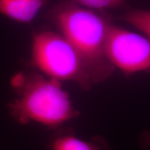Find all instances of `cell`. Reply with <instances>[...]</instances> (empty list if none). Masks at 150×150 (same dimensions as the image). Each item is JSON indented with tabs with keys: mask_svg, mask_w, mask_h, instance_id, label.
Returning <instances> with one entry per match:
<instances>
[{
	"mask_svg": "<svg viewBox=\"0 0 150 150\" xmlns=\"http://www.w3.org/2000/svg\"><path fill=\"white\" fill-rule=\"evenodd\" d=\"M47 17L77 52L93 84L111 76L115 67L106 54L112 24L108 16L66 0L54 4Z\"/></svg>",
	"mask_w": 150,
	"mask_h": 150,
	"instance_id": "cell-1",
	"label": "cell"
},
{
	"mask_svg": "<svg viewBox=\"0 0 150 150\" xmlns=\"http://www.w3.org/2000/svg\"><path fill=\"white\" fill-rule=\"evenodd\" d=\"M10 83L16 97L8 105L9 115L21 125L35 122L57 129L79 115L59 80L29 71L16 73Z\"/></svg>",
	"mask_w": 150,
	"mask_h": 150,
	"instance_id": "cell-2",
	"label": "cell"
},
{
	"mask_svg": "<svg viewBox=\"0 0 150 150\" xmlns=\"http://www.w3.org/2000/svg\"><path fill=\"white\" fill-rule=\"evenodd\" d=\"M31 63L47 77L72 81L83 91L94 85L77 52L59 32L43 30L33 35Z\"/></svg>",
	"mask_w": 150,
	"mask_h": 150,
	"instance_id": "cell-3",
	"label": "cell"
},
{
	"mask_svg": "<svg viewBox=\"0 0 150 150\" xmlns=\"http://www.w3.org/2000/svg\"><path fill=\"white\" fill-rule=\"evenodd\" d=\"M106 50L110 63L125 74L150 72V40L145 35L112 23Z\"/></svg>",
	"mask_w": 150,
	"mask_h": 150,
	"instance_id": "cell-4",
	"label": "cell"
},
{
	"mask_svg": "<svg viewBox=\"0 0 150 150\" xmlns=\"http://www.w3.org/2000/svg\"><path fill=\"white\" fill-rule=\"evenodd\" d=\"M47 3L48 0H0V14L14 21L29 23Z\"/></svg>",
	"mask_w": 150,
	"mask_h": 150,
	"instance_id": "cell-5",
	"label": "cell"
},
{
	"mask_svg": "<svg viewBox=\"0 0 150 150\" xmlns=\"http://www.w3.org/2000/svg\"><path fill=\"white\" fill-rule=\"evenodd\" d=\"M50 150H109L104 138L96 136L90 141L80 139L71 130H59L50 144Z\"/></svg>",
	"mask_w": 150,
	"mask_h": 150,
	"instance_id": "cell-6",
	"label": "cell"
},
{
	"mask_svg": "<svg viewBox=\"0 0 150 150\" xmlns=\"http://www.w3.org/2000/svg\"><path fill=\"white\" fill-rule=\"evenodd\" d=\"M122 20L140 30L150 40V11L129 9L122 15Z\"/></svg>",
	"mask_w": 150,
	"mask_h": 150,
	"instance_id": "cell-7",
	"label": "cell"
},
{
	"mask_svg": "<svg viewBox=\"0 0 150 150\" xmlns=\"http://www.w3.org/2000/svg\"><path fill=\"white\" fill-rule=\"evenodd\" d=\"M76 4L97 11L116 8L123 6L126 0H70Z\"/></svg>",
	"mask_w": 150,
	"mask_h": 150,
	"instance_id": "cell-8",
	"label": "cell"
}]
</instances>
